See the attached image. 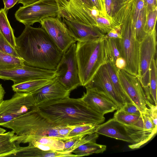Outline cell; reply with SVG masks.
I'll use <instances>...</instances> for the list:
<instances>
[{
	"label": "cell",
	"mask_w": 157,
	"mask_h": 157,
	"mask_svg": "<svg viewBox=\"0 0 157 157\" xmlns=\"http://www.w3.org/2000/svg\"><path fill=\"white\" fill-rule=\"evenodd\" d=\"M15 42L25 64L32 67L55 70L63 54L42 27L25 26Z\"/></svg>",
	"instance_id": "1"
},
{
	"label": "cell",
	"mask_w": 157,
	"mask_h": 157,
	"mask_svg": "<svg viewBox=\"0 0 157 157\" xmlns=\"http://www.w3.org/2000/svg\"><path fill=\"white\" fill-rule=\"evenodd\" d=\"M36 106L41 114L56 126L99 125L105 120L103 115L90 108L81 98L69 97L47 101Z\"/></svg>",
	"instance_id": "2"
},
{
	"label": "cell",
	"mask_w": 157,
	"mask_h": 157,
	"mask_svg": "<svg viewBox=\"0 0 157 157\" xmlns=\"http://www.w3.org/2000/svg\"><path fill=\"white\" fill-rule=\"evenodd\" d=\"M2 126L11 129L14 133L12 140L17 146L44 136L65 140L59 134L56 126L41 114L37 107Z\"/></svg>",
	"instance_id": "3"
},
{
	"label": "cell",
	"mask_w": 157,
	"mask_h": 157,
	"mask_svg": "<svg viewBox=\"0 0 157 157\" xmlns=\"http://www.w3.org/2000/svg\"><path fill=\"white\" fill-rule=\"evenodd\" d=\"M133 0L126 1L113 18L121 24V37L119 39L121 57L125 60L124 70L138 79L140 43L136 39L132 19Z\"/></svg>",
	"instance_id": "4"
},
{
	"label": "cell",
	"mask_w": 157,
	"mask_h": 157,
	"mask_svg": "<svg viewBox=\"0 0 157 157\" xmlns=\"http://www.w3.org/2000/svg\"><path fill=\"white\" fill-rule=\"evenodd\" d=\"M76 55L80 86H85L107 62L104 36L90 41H77Z\"/></svg>",
	"instance_id": "5"
},
{
	"label": "cell",
	"mask_w": 157,
	"mask_h": 157,
	"mask_svg": "<svg viewBox=\"0 0 157 157\" xmlns=\"http://www.w3.org/2000/svg\"><path fill=\"white\" fill-rule=\"evenodd\" d=\"M95 132L128 142L131 144L128 147L132 149L139 148L152 139L156 134L144 129L123 124L113 118L98 125Z\"/></svg>",
	"instance_id": "6"
},
{
	"label": "cell",
	"mask_w": 157,
	"mask_h": 157,
	"mask_svg": "<svg viewBox=\"0 0 157 157\" xmlns=\"http://www.w3.org/2000/svg\"><path fill=\"white\" fill-rule=\"evenodd\" d=\"M58 13L56 0H40L29 5L20 7L15 17L25 26H31L35 23H40L46 17H57Z\"/></svg>",
	"instance_id": "7"
},
{
	"label": "cell",
	"mask_w": 157,
	"mask_h": 157,
	"mask_svg": "<svg viewBox=\"0 0 157 157\" xmlns=\"http://www.w3.org/2000/svg\"><path fill=\"white\" fill-rule=\"evenodd\" d=\"M37 107L31 93L15 92L10 99L0 102V126Z\"/></svg>",
	"instance_id": "8"
},
{
	"label": "cell",
	"mask_w": 157,
	"mask_h": 157,
	"mask_svg": "<svg viewBox=\"0 0 157 157\" xmlns=\"http://www.w3.org/2000/svg\"><path fill=\"white\" fill-rule=\"evenodd\" d=\"M156 29L146 35L140 43L138 79L149 101L151 100L149 92L150 68L153 59L156 57Z\"/></svg>",
	"instance_id": "9"
},
{
	"label": "cell",
	"mask_w": 157,
	"mask_h": 157,
	"mask_svg": "<svg viewBox=\"0 0 157 157\" xmlns=\"http://www.w3.org/2000/svg\"><path fill=\"white\" fill-rule=\"evenodd\" d=\"M76 47L75 43L73 44L63 53L55 70L57 79L70 92L80 86Z\"/></svg>",
	"instance_id": "10"
},
{
	"label": "cell",
	"mask_w": 157,
	"mask_h": 157,
	"mask_svg": "<svg viewBox=\"0 0 157 157\" xmlns=\"http://www.w3.org/2000/svg\"><path fill=\"white\" fill-rule=\"evenodd\" d=\"M56 77L55 70L42 69L25 64L12 69L0 70V78L12 81L14 85L32 80L52 79Z\"/></svg>",
	"instance_id": "11"
},
{
	"label": "cell",
	"mask_w": 157,
	"mask_h": 157,
	"mask_svg": "<svg viewBox=\"0 0 157 157\" xmlns=\"http://www.w3.org/2000/svg\"><path fill=\"white\" fill-rule=\"evenodd\" d=\"M60 51L63 54L76 41L70 35L64 23L56 17H48L40 22Z\"/></svg>",
	"instance_id": "12"
},
{
	"label": "cell",
	"mask_w": 157,
	"mask_h": 157,
	"mask_svg": "<svg viewBox=\"0 0 157 157\" xmlns=\"http://www.w3.org/2000/svg\"><path fill=\"white\" fill-rule=\"evenodd\" d=\"M118 75L124 92L141 113L145 111L149 101L138 78L124 69L119 70Z\"/></svg>",
	"instance_id": "13"
},
{
	"label": "cell",
	"mask_w": 157,
	"mask_h": 157,
	"mask_svg": "<svg viewBox=\"0 0 157 157\" xmlns=\"http://www.w3.org/2000/svg\"><path fill=\"white\" fill-rule=\"evenodd\" d=\"M85 86L94 89L102 94L113 102L118 106V109H121L125 104L110 80L105 64L100 67Z\"/></svg>",
	"instance_id": "14"
},
{
	"label": "cell",
	"mask_w": 157,
	"mask_h": 157,
	"mask_svg": "<svg viewBox=\"0 0 157 157\" xmlns=\"http://www.w3.org/2000/svg\"><path fill=\"white\" fill-rule=\"evenodd\" d=\"M70 92L56 77L48 83L31 94L37 106L49 101L69 97Z\"/></svg>",
	"instance_id": "15"
},
{
	"label": "cell",
	"mask_w": 157,
	"mask_h": 157,
	"mask_svg": "<svg viewBox=\"0 0 157 157\" xmlns=\"http://www.w3.org/2000/svg\"><path fill=\"white\" fill-rule=\"evenodd\" d=\"M86 88V92L81 98L94 111L104 116L118 109V106L102 94L94 89Z\"/></svg>",
	"instance_id": "16"
},
{
	"label": "cell",
	"mask_w": 157,
	"mask_h": 157,
	"mask_svg": "<svg viewBox=\"0 0 157 157\" xmlns=\"http://www.w3.org/2000/svg\"><path fill=\"white\" fill-rule=\"evenodd\" d=\"M70 35L76 41H90L105 36L97 28L81 23L70 21L63 18Z\"/></svg>",
	"instance_id": "17"
},
{
	"label": "cell",
	"mask_w": 157,
	"mask_h": 157,
	"mask_svg": "<svg viewBox=\"0 0 157 157\" xmlns=\"http://www.w3.org/2000/svg\"><path fill=\"white\" fill-rule=\"evenodd\" d=\"M15 152L12 157H77L75 155L66 151H44L29 144L25 147L17 146Z\"/></svg>",
	"instance_id": "18"
},
{
	"label": "cell",
	"mask_w": 157,
	"mask_h": 157,
	"mask_svg": "<svg viewBox=\"0 0 157 157\" xmlns=\"http://www.w3.org/2000/svg\"><path fill=\"white\" fill-rule=\"evenodd\" d=\"M105 65L109 78L117 93L122 98L125 103H133L121 86L118 75L119 69L115 64L113 63L108 62Z\"/></svg>",
	"instance_id": "19"
},
{
	"label": "cell",
	"mask_w": 157,
	"mask_h": 157,
	"mask_svg": "<svg viewBox=\"0 0 157 157\" xmlns=\"http://www.w3.org/2000/svg\"><path fill=\"white\" fill-rule=\"evenodd\" d=\"M14 134L11 131L0 136V157L11 156L15 152L17 147L12 140Z\"/></svg>",
	"instance_id": "20"
},
{
	"label": "cell",
	"mask_w": 157,
	"mask_h": 157,
	"mask_svg": "<svg viewBox=\"0 0 157 157\" xmlns=\"http://www.w3.org/2000/svg\"><path fill=\"white\" fill-rule=\"evenodd\" d=\"M113 118L123 124L133 125L144 129L141 114H130L125 113L121 109H117L114 114Z\"/></svg>",
	"instance_id": "21"
},
{
	"label": "cell",
	"mask_w": 157,
	"mask_h": 157,
	"mask_svg": "<svg viewBox=\"0 0 157 157\" xmlns=\"http://www.w3.org/2000/svg\"><path fill=\"white\" fill-rule=\"evenodd\" d=\"M7 13L3 8L0 9V32L10 44L15 48V38L7 17Z\"/></svg>",
	"instance_id": "22"
},
{
	"label": "cell",
	"mask_w": 157,
	"mask_h": 157,
	"mask_svg": "<svg viewBox=\"0 0 157 157\" xmlns=\"http://www.w3.org/2000/svg\"><path fill=\"white\" fill-rule=\"evenodd\" d=\"M52 79L32 80L12 86L13 90L15 92L30 93L40 88L48 83Z\"/></svg>",
	"instance_id": "23"
},
{
	"label": "cell",
	"mask_w": 157,
	"mask_h": 157,
	"mask_svg": "<svg viewBox=\"0 0 157 157\" xmlns=\"http://www.w3.org/2000/svg\"><path fill=\"white\" fill-rule=\"evenodd\" d=\"M106 148V145L98 144L96 142L88 143L82 145L73 150L72 152L77 157L87 156L94 153H102Z\"/></svg>",
	"instance_id": "24"
},
{
	"label": "cell",
	"mask_w": 157,
	"mask_h": 157,
	"mask_svg": "<svg viewBox=\"0 0 157 157\" xmlns=\"http://www.w3.org/2000/svg\"><path fill=\"white\" fill-rule=\"evenodd\" d=\"M24 65V61L22 58L0 51V70L12 69Z\"/></svg>",
	"instance_id": "25"
},
{
	"label": "cell",
	"mask_w": 157,
	"mask_h": 157,
	"mask_svg": "<svg viewBox=\"0 0 157 157\" xmlns=\"http://www.w3.org/2000/svg\"><path fill=\"white\" fill-rule=\"evenodd\" d=\"M104 38L107 62H110L115 64L117 59L121 57L119 39Z\"/></svg>",
	"instance_id": "26"
},
{
	"label": "cell",
	"mask_w": 157,
	"mask_h": 157,
	"mask_svg": "<svg viewBox=\"0 0 157 157\" xmlns=\"http://www.w3.org/2000/svg\"><path fill=\"white\" fill-rule=\"evenodd\" d=\"M157 61L156 57L153 59L150 68L149 94L153 103L157 105Z\"/></svg>",
	"instance_id": "27"
},
{
	"label": "cell",
	"mask_w": 157,
	"mask_h": 157,
	"mask_svg": "<svg viewBox=\"0 0 157 157\" xmlns=\"http://www.w3.org/2000/svg\"><path fill=\"white\" fill-rule=\"evenodd\" d=\"M94 20L96 23V27L105 35L115 27L119 25L112 18L101 13L95 17Z\"/></svg>",
	"instance_id": "28"
},
{
	"label": "cell",
	"mask_w": 157,
	"mask_h": 157,
	"mask_svg": "<svg viewBox=\"0 0 157 157\" xmlns=\"http://www.w3.org/2000/svg\"><path fill=\"white\" fill-rule=\"evenodd\" d=\"M146 11L145 7L140 11L134 25L136 38L140 43L147 34L145 31Z\"/></svg>",
	"instance_id": "29"
},
{
	"label": "cell",
	"mask_w": 157,
	"mask_h": 157,
	"mask_svg": "<svg viewBox=\"0 0 157 157\" xmlns=\"http://www.w3.org/2000/svg\"><path fill=\"white\" fill-rule=\"evenodd\" d=\"M98 125L85 124L75 126L67 136L68 140L71 138L90 134L95 132Z\"/></svg>",
	"instance_id": "30"
},
{
	"label": "cell",
	"mask_w": 157,
	"mask_h": 157,
	"mask_svg": "<svg viewBox=\"0 0 157 157\" xmlns=\"http://www.w3.org/2000/svg\"><path fill=\"white\" fill-rule=\"evenodd\" d=\"M33 140L49 147L53 151H63L64 149V142L58 139L44 136Z\"/></svg>",
	"instance_id": "31"
},
{
	"label": "cell",
	"mask_w": 157,
	"mask_h": 157,
	"mask_svg": "<svg viewBox=\"0 0 157 157\" xmlns=\"http://www.w3.org/2000/svg\"><path fill=\"white\" fill-rule=\"evenodd\" d=\"M107 15L112 18L126 2L124 0H104Z\"/></svg>",
	"instance_id": "32"
},
{
	"label": "cell",
	"mask_w": 157,
	"mask_h": 157,
	"mask_svg": "<svg viewBox=\"0 0 157 157\" xmlns=\"http://www.w3.org/2000/svg\"><path fill=\"white\" fill-rule=\"evenodd\" d=\"M157 17V7L146 12L145 31L147 34L152 33L155 29Z\"/></svg>",
	"instance_id": "33"
},
{
	"label": "cell",
	"mask_w": 157,
	"mask_h": 157,
	"mask_svg": "<svg viewBox=\"0 0 157 157\" xmlns=\"http://www.w3.org/2000/svg\"><path fill=\"white\" fill-rule=\"evenodd\" d=\"M0 51L21 58L15 48L13 47L0 32Z\"/></svg>",
	"instance_id": "34"
},
{
	"label": "cell",
	"mask_w": 157,
	"mask_h": 157,
	"mask_svg": "<svg viewBox=\"0 0 157 157\" xmlns=\"http://www.w3.org/2000/svg\"><path fill=\"white\" fill-rule=\"evenodd\" d=\"M141 116L143 121L144 128L147 131L156 134L157 127L153 124L148 111V108L147 107L145 111L141 113Z\"/></svg>",
	"instance_id": "35"
},
{
	"label": "cell",
	"mask_w": 157,
	"mask_h": 157,
	"mask_svg": "<svg viewBox=\"0 0 157 157\" xmlns=\"http://www.w3.org/2000/svg\"><path fill=\"white\" fill-rule=\"evenodd\" d=\"M144 7L143 0H133L132 19L134 25L140 12Z\"/></svg>",
	"instance_id": "36"
},
{
	"label": "cell",
	"mask_w": 157,
	"mask_h": 157,
	"mask_svg": "<svg viewBox=\"0 0 157 157\" xmlns=\"http://www.w3.org/2000/svg\"><path fill=\"white\" fill-rule=\"evenodd\" d=\"M105 38L120 39L121 37V24L115 27L109 33L105 35Z\"/></svg>",
	"instance_id": "37"
},
{
	"label": "cell",
	"mask_w": 157,
	"mask_h": 157,
	"mask_svg": "<svg viewBox=\"0 0 157 157\" xmlns=\"http://www.w3.org/2000/svg\"><path fill=\"white\" fill-rule=\"evenodd\" d=\"M123 111L130 114H140L141 112L133 103H126L121 109Z\"/></svg>",
	"instance_id": "38"
},
{
	"label": "cell",
	"mask_w": 157,
	"mask_h": 157,
	"mask_svg": "<svg viewBox=\"0 0 157 157\" xmlns=\"http://www.w3.org/2000/svg\"><path fill=\"white\" fill-rule=\"evenodd\" d=\"M148 111L154 125L157 127V105L153 104L149 102L147 104Z\"/></svg>",
	"instance_id": "39"
},
{
	"label": "cell",
	"mask_w": 157,
	"mask_h": 157,
	"mask_svg": "<svg viewBox=\"0 0 157 157\" xmlns=\"http://www.w3.org/2000/svg\"><path fill=\"white\" fill-rule=\"evenodd\" d=\"M75 126H58L56 127L59 134L63 137L66 141L68 140L67 137L69 134Z\"/></svg>",
	"instance_id": "40"
},
{
	"label": "cell",
	"mask_w": 157,
	"mask_h": 157,
	"mask_svg": "<svg viewBox=\"0 0 157 157\" xmlns=\"http://www.w3.org/2000/svg\"><path fill=\"white\" fill-rule=\"evenodd\" d=\"M93 5L103 15L107 16L104 0H91Z\"/></svg>",
	"instance_id": "41"
},
{
	"label": "cell",
	"mask_w": 157,
	"mask_h": 157,
	"mask_svg": "<svg viewBox=\"0 0 157 157\" xmlns=\"http://www.w3.org/2000/svg\"><path fill=\"white\" fill-rule=\"evenodd\" d=\"M143 2L147 13L157 7V0H143Z\"/></svg>",
	"instance_id": "42"
},
{
	"label": "cell",
	"mask_w": 157,
	"mask_h": 157,
	"mask_svg": "<svg viewBox=\"0 0 157 157\" xmlns=\"http://www.w3.org/2000/svg\"><path fill=\"white\" fill-rule=\"evenodd\" d=\"M19 0H3L4 5L3 8L5 12L7 13V11L9 9L12 7Z\"/></svg>",
	"instance_id": "43"
},
{
	"label": "cell",
	"mask_w": 157,
	"mask_h": 157,
	"mask_svg": "<svg viewBox=\"0 0 157 157\" xmlns=\"http://www.w3.org/2000/svg\"><path fill=\"white\" fill-rule=\"evenodd\" d=\"M115 65L118 69L124 70L126 67V63L124 59L121 57L117 59Z\"/></svg>",
	"instance_id": "44"
},
{
	"label": "cell",
	"mask_w": 157,
	"mask_h": 157,
	"mask_svg": "<svg viewBox=\"0 0 157 157\" xmlns=\"http://www.w3.org/2000/svg\"><path fill=\"white\" fill-rule=\"evenodd\" d=\"M79 3H80L85 7L91 8L94 7L91 0H75Z\"/></svg>",
	"instance_id": "45"
},
{
	"label": "cell",
	"mask_w": 157,
	"mask_h": 157,
	"mask_svg": "<svg viewBox=\"0 0 157 157\" xmlns=\"http://www.w3.org/2000/svg\"><path fill=\"white\" fill-rule=\"evenodd\" d=\"M40 0H19L18 3L22 4L23 6H26L33 4Z\"/></svg>",
	"instance_id": "46"
},
{
	"label": "cell",
	"mask_w": 157,
	"mask_h": 157,
	"mask_svg": "<svg viewBox=\"0 0 157 157\" xmlns=\"http://www.w3.org/2000/svg\"><path fill=\"white\" fill-rule=\"evenodd\" d=\"M5 94V92L4 90L0 85V102L3 100Z\"/></svg>",
	"instance_id": "47"
},
{
	"label": "cell",
	"mask_w": 157,
	"mask_h": 157,
	"mask_svg": "<svg viewBox=\"0 0 157 157\" xmlns=\"http://www.w3.org/2000/svg\"><path fill=\"white\" fill-rule=\"evenodd\" d=\"M6 130L1 127L0 126V136L6 132Z\"/></svg>",
	"instance_id": "48"
},
{
	"label": "cell",
	"mask_w": 157,
	"mask_h": 157,
	"mask_svg": "<svg viewBox=\"0 0 157 157\" xmlns=\"http://www.w3.org/2000/svg\"><path fill=\"white\" fill-rule=\"evenodd\" d=\"M124 0V1H128V0Z\"/></svg>",
	"instance_id": "49"
}]
</instances>
